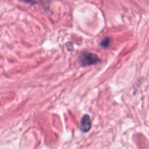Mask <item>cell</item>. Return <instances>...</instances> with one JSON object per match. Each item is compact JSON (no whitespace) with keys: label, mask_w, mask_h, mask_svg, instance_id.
I'll return each mask as SVG.
<instances>
[{"label":"cell","mask_w":149,"mask_h":149,"mask_svg":"<svg viewBox=\"0 0 149 149\" xmlns=\"http://www.w3.org/2000/svg\"><path fill=\"white\" fill-rule=\"evenodd\" d=\"M79 63L83 66L86 65H95L100 62V58L94 53L88 52H83L79 54Z\"/></svg>","instance_id":"cell-1"},{"label":"cell","mask_w":149,"mask_h":149,"mask_svg":"<svg viewBox=\"0 0 149 149\" xmlns=\"http://www.w3.org/2000/svg\"><path fill=\"white\" fill-rule=\"evenodd\" d=\"M91 119L88 115H85L82 120H81V124H80V127L81 130L84 132H87L90 130L91 128Z\"/></svg>","instance_id":"cell-2"},{"label":"cell","mask_w":149,"mask_h":149,"mask_svg":"<svg viewBox=\"0 0 149 149\" xmlns=\"http://www.w3.org/2000/svg\"><path fill=\"white\" fill-rule=\"evenodd\" d=\"M110 42H111V39H110V38H103L102 40H101V42H100V45L101 46H103V47H107V46H109V45H110Z\"/></svg>","instance_id":"cell-3"},{"label":"cell","mask_w":149,"mask_h":149,"mask_svg":"<svg viewBox=\"0 0 149 149\" xmlns=\"http://www.w3.org/2000/svg\"><path fill=\"white\" fill-rule=\"evenodd\" d=\"M20 1H22V2H24L25 3H29V4H35V3H37V2L35 0H20Z\"/></svg>","instance_id":"cell-4"}]
</instances>
